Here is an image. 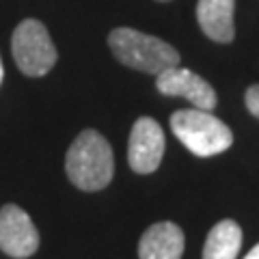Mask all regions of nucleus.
Instances as JSON below:
<instances>
[{
    "label": "nucleus",
    "mask_w": 259,
    "mask_h": 259,
    "mask_svg": "<svg viewBox=\"0 0 259 259\" xmlns=\"http://www.w3.org/2000/svg\"><path fill=\"white\" fill-rule=\"evenodd\" d=\"M244 102H246V108H248L250 115L259 119V84H253V87L246 89Z\"/></svg>",
    "instance_id": "11"
},
{
    "label": "nucleus",
    "mask_w": 259,
    "mask_h": 259,
    "mask_svg": "<svg viewBox=\"0 0 259 259\" xmlns=\"http://www.w3.org/2000/svg\"><path fill=\"white\" fill-rule=\"evenodd\" d=\"M171 130L184 147L199 158L216 156L233 145V132L229 125L214 117L209 110H177L171 115Z\"/></svg>",
    "instance_id": "3"
},
{
    "label": "nucleus",
    "mask_w": 259,
    "mask_h": 259,
    "mask_svg": "<svg viewBox=\"0 0 259 259\" xmlns=\"http://www.w3.org/2000/svg\"><path fill=\"white\" fill-rule=\"evenodd\" d=\"M186 238L180 225L156 223L141 236L139 259H182Z\"/></svg>",
    "instance_id": "8"
},
{
    "label": "nucleus",
    "mask_w": 259,
    "mask_h": 259,
    "mask_svg": "<svg viewBox=\"0 0 259 259\" xmlns=\"http://www.w3.org/2000/svg\"><path fill=\"white\" fill-rule=\"evenodd\" d=\"M3 78H5V67H3V59H0V82H3Z\"/></svg>",
    "instance_id": "13"
},
{
    "label": "nucleus",
    "mask_w": 259,
    "mask_h": 259,
    "mask_svg": "<svg viewBox=\"0 0 259 259\" xmlns=\"http://www.w3.org/2000/svg\"><path fill=\"white\" fill-rule=\"evenodd\" d=\"M244 259H259V244H255L253 248H250V250H248V255H246Z\"/></svg>",
    "instance_id": "12"
},
{
    "label": "nucleus",
    "mask_w": 259,
    "mask_h": 259,
    "mask_svg": "<svg viewBox=\"0 0 259 259\" xmlns=\"http://www.w3.org/2000/svg\"><path fill=\"white\" fill-rule=\"evenodd\" d=\"M13 61L22 74L30 78L46 76L56 65V46L48 28L39 20H24L18 24L11 37Z\"/></svg>",
    "instance_id": "4"
},
{
    "label": "nucleus",
    "mask_w": 259,
    "mask_h": 259,
    "mask_svg": "<svg viewBox=\"0 0 259 259\" xmlns=\"http://www.w3.org/2000/svg\"><path fill=\"white\" fill-rule=\"evenodd\" d=\"M39 248V231L20 205L7 203L0 209V250L13 259H26Z\"/></svg>",
    "instance_id": "6"
},
{
    "label": "nucleus",
    "mask_w": 259,
    "mask_h": 259,
    "mask_svg": "<svg viewBox=\"0 0 259 259\" xmlns=\"http://www.w3.org/2000/svg\"><path fill=\"white\" fill-rule=\"evenodd\" d=\"M156 89L162 95H168V97H186L199 110L212 112L218 104V97L212 84L201 78L199 74H194L192 69H184L180 65L168 67L162 74H158Z\"/></svg>",
    "instance_id": "7"
},
{
    "label": "nucleus",
    "mask_w": 259,
    "mask_h": 259,
    "mask_svg": "<svg viewBox=\"0 0 259 259\" xmlns=\"http://www.w3.org/2000/svg\"><path fill=\"white\" fill-rule=\"evenodd\" d=\"M65 173L76 188L84 192L104 190L115 175L110 143L97 130H82L67 149Z\"/></svg>",
    "instance_id": "1"
},
{
    "label": "nucleus",
    "mask_w": 259,
    "mask_h": 259,
    "mask_svg": "<svg viewBox=\"0 0 259 259\" xmlns=\"http://www.w3.org/2000/svg\"><path fill=\"white\" fill-rule=\"evenodd\" d=\"M108 46L115 59L130 69L158 76L168 67L180 65L182 56L171 44L141 32L136 28H115L108 35Z\"/></svg>",
    "instance_id": "2"
},
{
    "label": "nucleus",
    "mask_w": 259,
    "mask_h": 259,
    "mask_svg": "<svg viewBox=\"0 0 259 259\" xmlns=\"http://www.w3.org/2000/svg\"><path fill=\"white\" fill-rule=\"evenodd\" d=\"M233 11H236V0H199L197 22L203 35L216 44H231L236 37Z\"/></svg>",
    "instance_id": "9"
},
{
    "label": "nucleus",
    "mask_w": 259,
    "mask_h": 259,
    "mask_svg": "<svg viewBox=\"0 0 259 259\" xmlns=\"http://www.w3.org/2000/svg\"><path fill=\"white\" fill-rule=\"evenodd\" d=\"M164 156V132L156 119L139 117L132 125L127 141L130 168L139 175H149L160 166Z\"/></svg>",
    "instance_id": "5"
},
{
    "label": "nucleus",
    "mask_w": 259,
    "mask_h": 259,
    "mask_svg": "<svg viewBox=\"0 0 259 259\" xmlns=\"http://www.w3.org/2000/svg\"><path fill=\"white\" fill-rule=\"evenodd\" d=\"M242 248V229L236 221L225 218L209 229L205 244H203V259H236Z\"/></svg>",
    "instance_id": "10"
},
{
    "label": "nucleus",
    "mask_w": 259,
    "mask_h": 259,
    "mask_svg": "<svg viewBox=\"0 0 259 259\" xmlns=\"http://www.w3.org/2000/svg\"><path fill=\"white\" fill-rule=\"evenodd\" d=\"M158 3H168V0H158Z\"/></svg>",
    "instance_id": "14"
}]
</instances>
